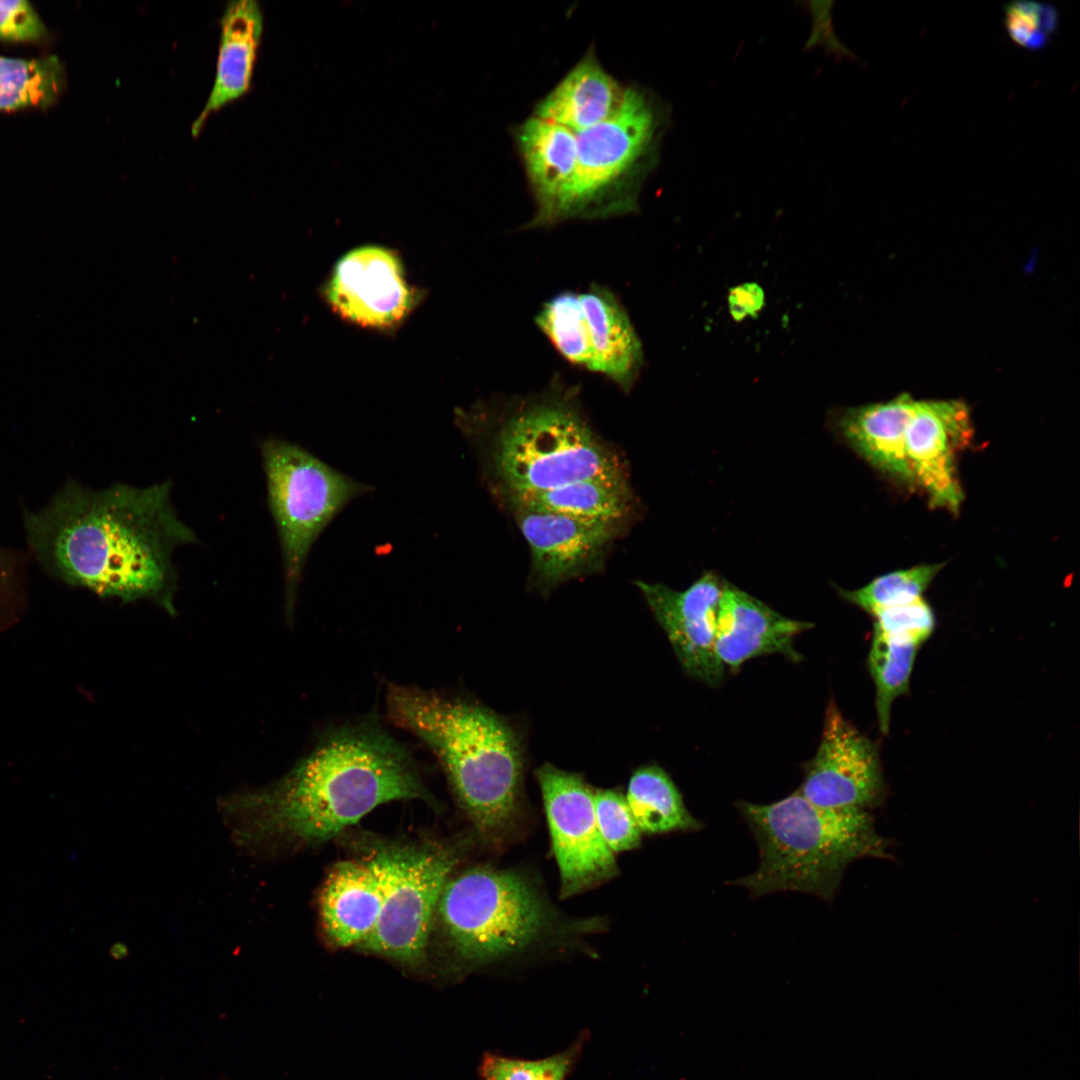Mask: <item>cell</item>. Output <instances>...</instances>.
Returning <instances> with one entry per match:
<instances>
[{
  "label": "cell",
  "mask_w": 1080,
  "mask_h": 1080,
  "mask_svg": "<svg viewBox=\"0 0 1080 1080\" xmlns=\"http://www.w3.org/2000/svg\"><path fill=\"white\" fill-rule=\"evenodd\" d=\"M916 401L903 393L888 401L848 408L839 416L838 426L851 447L873 467L912 482L905 436Z\"/></svg>",
  "instance_id": "cell-21"
},
{
  "label": "cell",
  "mask_w": 1080,
  "mask_h": 1080,
  "mask_svg": "<svg viewBox=\"0 0 1080 1080\" xmlns=\"http://www.w3.org/2000/svg\"><path fill=\"white\" fill-rule=\"evenodd\" d=\"M329 306L362 327L391 329L407 319L418 295L392 250L363 245L345 253L324 287Z\"/></svg>",
  "instance_id": "cell-13"
},
{
  "label": "cell",
  "mask_w": 1080,
  "mask_h": 1080,
  "mask_svg": "<svg viewBox=\"0 0 1080 1080\" xmlns=\"http://www.w3.org/2000/svg\"><path fill=\"white\" fill-rule=\"evenodd\" d=\"M515 141L535 202L525 228L566 221L576 179V134L532 115L516 128Z\"/></svg>",
  "instance_id": "cell-17"
},
{
  "label": "cell",
  "mask_w": 1080,
  "mask_h": 1080,
  "mask_svg": "<svg viewBox=\"0 0 1080 1080\" xmlns=\"http://www.w3.org/2000/svg\"><path fill=\"white\" fill-rule=\"evenodd\" d=\"M665 631L682 668L709 685L719 684L725 667L715 650L717 616L723 582L702 575L684 591L663 584L636 582Z\"/></svg>",
  "instance_id": "cell-14"
},
{
  "label": "cell",
  "mask_w": 1080,
  "mask_h": 1080,
  "mask_svg": "<svg viewBox=\"0 0 1080 1080\" xmlns=\"http://www.w3.org/2000/svg\"><path fill=\"white\" fill-rule=\"evenodd\" d=\"M667 120L662 103L630 86L610 118L575 133L577 170L567 220L638 211L641 186L658 161Z\"/></svg>",
  "instance_id": "cell-7"
},
{
  "label": "cell",
  "mask_w": 1080,
  "mask_h": 1080,
  "mask_svg": "<svg viewBox=\"0 0 1080 1080\" xmlns=\"http://www.w3.org/2000/svg\"><path fill=\"white\" fill-rule=\"evenodd\" d=\"M25 525L39 561L65 582L175 614L172 554L198 539L172 505L170 481L99 491L70 481Z\"/></svg>",
  "instance_id": "cell-2"
},
{
  "label": "cell",
  "mask_w": 1080,
  "mask_h": 1080,
  "mask_svg": "<svg viewBox=\"0 0 1080 1080\" xmlns=\"http://www.w3.org/2000/svg\"><path fill=\"white\" fill-rule=\"evenodd\" d=\"M216 73L208 100L192 124L197 136L211 113L244 95L250 88L263 33V13L255 0L227 3L220 21Z\"/></svg>",
  "instance_id": "cell-20"
},
{
  "label": "cell",
  "mask_w": 1080,
  "mask_h": 1080,
  "mask_svg": "<svg viewBox=\"0 0 1080 1080\" xmlns=\"http://www.w3.org/2000/svg\"><path fill=\"white\" fill-rule=\"evenodd\" d=\"M1004 24L1015 44L1027 50H1040L1056 33L1059 14L1049 3L1012 1L1004 7Z\"/></svg>",
  "instance_id": "cell-28"
},
{
  "label": "cell",
  "mask_w": 1080,
  "mask_h": 1080,
  "mask_svg": "<svg viewBox=\"0 0 1080 1080\" xmlns=\"http://www.w3.org/2000/svg\"><path fill=\"white\" fill-rule=\"evenodd\" d=\"M811 623L788 618L762 601L723 582L719 602L715 650L724 667L733 670L744 662L767 654H782L793 661L801 655L795 638Z\"/></svg>",
  "instance_id": "cell-18"
},
{
  "label": "cell",
  "mask_w": 1080,
  "mask_h": 1080,
  "mask_svg": "<svg viewBox=\"0 0 1080 1080\" xmlns=\"http://www.w3.org/2000/svg\"><path fill=\"white\" fill-rule=\"evenodd\" d=\"M579 1046L540 1060H523L495 1054L484 1056L483 1080H565L578 1056Z\"/></svg>",
  "instance_id": "cell-29"
},
{
  "label": "cell",
  "mask_w": 1080,
  "mask_h": 1080,
  "mask_svg": "<svg viewBox=\"0 0 1080 1080\" xmlns=\"http://www.w3.org/2000/svg\"><path fill=\"white\" fill-rule=\"evenodd\" d=\"M919 647L912 640L874 629L868 665L876 688V711L883 734L889 731L894 700L909 689Z\"/></svg>",
  "instance_id": "cell-25"
},
{
  "label": "cell",
  "mask_w": 1080,
  "mask_h": 1080,
  "mask_svg": "<svg viewBox=\"0 0 1080 1080\" xmlns=\"http://www.w3.org/2000/svg\"><path fill=\"white\" fill-rule=\"evenodd\" d=\"M625 798L641 833L696 832L703 827L669 775L656 765L640 767L632 774Z\"/></svg>",
  "instance_id": "cell-24"
},
{
  "label": "cell",
  "mask_w": 1080,
  "mask_h": 1080,
  "mask_svg": "<svg viewBox=\"0 0 1080 1080\" xmlns=\"http://www.w3.org/2000/svg\"><path fill=\"white\" fill-rule=\"evenodd\" d=\"M942 567L943 564H922L892 571L859 589L842 591V594L846 600L874 616L883 609L922 598V593Z\"/></svg>",
  "instance_id": "cell-27"
},
{
  "label": "cell",
  "mask_w": 1080,
  "mask_h": 1080,
  "mask_svg": "<svg viewBox=\"0 0 1080 1080\" xmlns=\"http://www.w3.org/2000/svg\"><path fill=\"white\" fill-rule=\"evenodd\" d=\"M874 629L891 636L925 642L935 628V616L923 598L883 609L874 615Z\"/></svg>",
  "instance_id": "cell-31"
},
{
  "label": "cell",
  "mask_w": 1080,
  "mask_h": 1080,
  "mask_svg": "<svg viewBox=\"0 0 1080 1080\" xmlns=\"http://www.w3.org/2000/svg\"><path fill=\"white\" fill-rule=\"evenodd\" d=\"M410 799L438 807L408 749L365 719L327 730L277 782L220 808L236 843L264 854L328 841L378 806Z\"/></svg>",
  "instance_id": "cell-1"
},
{
  "label": "cell",
  "mask_w": 1080,
  "mask_h": 1080,
  "mask_svg": "<svg viewBox=\"0 0 1080 1080\" xmlns=\"http://www.w3.org/2000/svg\"><path fill=\"white\" fill-rule=\"evenodd\" d=\"M831 1L810 2V12L813 18V31L807 41V47L823 44L832 53L849 56V50L835 36L832 26Z\"/></svg>",
  "instance_id": "cell-33"
},
{
  "label": "cell",
  "mask_w": 1080,
  "mask_h": 1080,
  "mask_svg": "<svg viewBox=\"0 0 1080 1080\" xmlns=\"http://www.w3.org/2000/svg\"><path fill=\"white\" fill-rule=\"evenodd\" d=\"M382 904L379 873L366 857L335 864L319 897L328 942L336 948L360 947L374 930Z\"/></svg>",
  "instance_id": "cell-19"
},
{
  "label": "cell",
  "mask_w": 1080,
  "mask_h": 1080,
  "mask_svg": "<svg viewBox=\"0 0 1080 1080\" xmlns=\"http://www.w3.org/2000/svg\"><path fill=\"white\" fill-rule=\"evenodd\" d=\"M631 496L626 478L587 479L545 491L511 496L508 500L513 508L620 523L629 512Z\"/></svg>",
  "instance_id": "cell-23"
},
{
  "label": "cell",
  "mask_w": 1080,
  "mask_h": 1080,
  "mask_svg": "<svg viewBox=\"0 0 1080 1080\" xmlns=\"http://www.w3.org/2000/svg\"><path fill=\"white\" fill-rule=\"evenodd\" d=\"M728 310L736 322L756 318L765 306V292L756 282H745L729 289Z\"/></svg>",
  "instance_id": "cell-34"
},
{
  "label": "cell",
  "mask_w": 1080,
  "mask_h": 1080,
  "mask_svg": "<svg viewBox=\"0 0 1080 1080\" xmlns=\"http://www.w3.org/2000/svg\"><path fill=\"white\" fill-rule=\"evenodd\" d=\"M9 576V566L7 560H5L0 554V588L4 585Z\"/></svg>",
  "instance_id": "cell-35"
},
{
  "label": "cell",
  "mask_w": 1080,
  "mask_h": 1080,
  "mask_svg": "<svg viewBox=\"0 0 1080 1080\" xmlns=\"http://www.w3.org/2000/svg\"><path fill=\"white\" fill-rule=\"evenodd\" d=\"M46 30L39 15L25 0L0 1V38L7 41H35Z\"/></svg>",
  "instance_id": "cell-32"
},
{
  "label": "cell",
  "mask_w": 1080,
  "mask_h": 1080,
  "mask_svg": "<svg viewBox=\"0 0 1080 1080\" xmlns=\"http://www.w3.org/2000/svg\"><path fill=\"white\" fill-rule=\"evenodd\" d=\"M456 424L507 498L579 480L625 478L617 455L587 422L576 386L559 376L538 393L458 410Z\"/></svg>",
  "instance_id": "cell-4"
},
{
  "label": "cell",
  "mask_w": 1080,
  "mask_h": 1080,
  "mask_svg": "<svg viewBox=\"0 0 1080 1080\" xmlns=\"http://www.w3.org/2000/svg\"><path fill=\"white\" fill-rule=\"evenodd\" d=\"M625 89L589 51L536 104L533 116L582 132L610 118L620 107Z\"/></svg>",
  "instance_id": "cell-22"
},
{
  "label": "cell",
  "mask_w": 1080,
  "mask_h": 1080,
  "mask_svg": "<svg viewBox=\"0 0 1080 1080\" xmlns=\"http://www.w3.org/2000/svg\"><path fill=\"white\" fill-rule=\"evenodd\" d=\"M436 916L450 952L470 968L519 956L563 931L530 879L488 866L450 877Z\"/></svg>",
  "instance_id": "cell-6"
},
{
  "label": "cell",
  "mask_w": 1080,
  "mask_h": 1080,
  "mask_svg": "<svg viewBox=\"0 0 1080 1080\" xmlns=\"http://www.w3.org/2000/svg\"><path fill=\"white\" fill-rule=\"evenodd\" d=\"M267 499L281 549L284 602L290 620L308 555L333 519L374 487L327 464L288 440L261 444Z\"/></svg>",
  "instance_id": "cell-8"
},
{
  "label": "cell",
  "mask_w": 1080,
  "mask_h": 1080,
  "mask_svg": "<svg viewBox=\"0 0 1080 1080\" xmlns=\"http://www.w3.org/2000/svg\"><path fill=\"white\" fill-rule=\"evenodd\" d=\"M594 809L601 836L613 853L640 845L642 833L625 796L609 789L594 791Z\"/></svg>",
  "instance_id": "cell-30"
},
{
  "label": "cell",
  "mask_w": 1080,
  "mask_h": 1080,
  "mask_svg": "<svg viewBox=\"0 0 1080 1080\" xmlns=\"http://www.w3.org/2000/svg\"><path fill=\"white\" fill-rule=\"evenodd\" d=\"M971 434L970 411L963 401H916L906 430V454L914 480L935 506L959 510L963 493L956 459Z\"/></svg>",
  "instance_id": "cell-15"
},
{
  "label": "cell",
  "mask_w": 1080,
  "mask_h": 1080,
  "mask_svg": "<svg viewBox=\"0 0 1080 1080\" xmlns=\"http://www.w3.org/2000/svg\"><path fill=\"white\" fill-rule=\"evenodd\" d=\"M759 850L757 869L730 884L752 897L783 891L830 901L853 861L888 856L868 810L817 806L797 791L769 804L737 802Z\"/></svg>",
  "instance_id": "cell-5"
},
{
  "label": "cell",
  "mask_w": 1080,
  "mask_h": 1080,
  "mask_svg": "<svg viewBox=\"0 0 1080 1080\" xmlns=\"http://www.w3.org/2000/svg\"><path fill=\"white\" fill-rule=\"evenodd\" d=\"M63 69L56 56L14 59L0 56V110L45 107L60 91Z\"/></svg>",
  "instance_id": "cell-26"
},
{
  "label": "cell",
  "mask_w": 1080,
  "mask_h": 1080,
  "mask_svg": "<svg viewBox=\"0 0 1080 1080\" xmlns=\"http://www.w3.org/2000/svg\"><path fill=\"white\" fill-rule=\"evenodd\" d=\"M811 803L834 810H868L883 797V780L874 744L831 701L823 732L804 779L796 790Z\"/></svg>",
  "instance_id": "cell-12"
},
{
  "label": "cell",
  "mask_w": 1080,
  "mask_h": 1080,
  "mask_svg": "<svg viewBox=\"0 0 1080 1080\" xmlns=\"http://www.w3.org/2000/svg\"><path fill=\"white\" fill-rule=\"evenodd\" d=\"M537 328L571 365L600 374L628 393L644 366V351L631 318L616 294L592 283L547 300Z\"/></svg>",
  "instance_id": "cell-10"
},
{
  "label": "cell",
  "mask_w": 1080,
  "mask_h": 1080,
  "mask_svg": "<svg viewBox=\"0 0 1080 1080\" xmlns=\"http://www.w3.org/2000/svg\"><path fill=\"white\" fill-rule=\"evenodd\" d=\"M387 716L437 758L452 792L478 832L501 840L522 810L524 751L515 729L469 699L389 683Z\"/></svg>",
  "instance_id": "cell-3"
},
{
  "label": "cell",
  "mask_w": 1080,
  "mask_h": 1080,
  "mask_svg": "<svg viewBox=\"0 0 1080 1080\" xmlns=\"http://www.w3.org/2000/svg\"><path fill=\"white\" fill-rule=\"evenodd\" d=\"M366 858L379 873L382 904L374 930L359 949L405 965H419L458 855L434 843L374 841Z\"/></svg>",
  "instance_id": "cell-9"
},
{
  "label": "cell",
  "mask_w": 1080,
  "mask_h": 1080,
  "mask_svg": "<svg viewBox=\"0 0 1080 1080\" xmlns=\"http://www.w3.org/2000/svg\"><path fill=\"white\" fill-rule=\"evenodd\" d=\"M535 776L559 869L560 896H574L615 877L617 863L599 831L592 788L581 775L549 763Z\"/></svg>",
  "instance_id": "cell-11"
},
{
  "label": "cell",
  "mask_w": 1080,
  "mask_h": 1080,
  "mask_svg": "<svg viewBox=\"0 0 1080 1080\" xmlns=\"http://www.w3.org/2000/svg\"><path fill=\"white\" fill-rule=\"evenodd\" d=\"M532 559V578L540 588L593 569L617 533L618 522L592 521L561 514L514 508Z\"/></svg>",
  "instance_id": "cell-16"
}]
</instances>
